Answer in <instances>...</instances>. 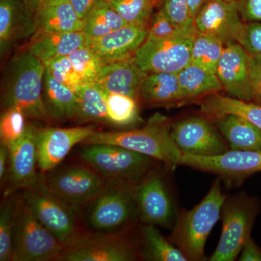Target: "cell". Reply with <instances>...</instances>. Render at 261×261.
Segmentation results:
<instances>
[{
	"mask_svg": "<svg viewBox=\"0 0 261 261\" xmlns=\"http://www.w3.org/2000/svg\"><path fill=\"white\" fill-rule=\"evenodd\" d=\"M167 118L156 114L145 127L139 129L97 130L82 145L109 144L135 151L169 166L181 164L182 152L171 135Z\"/></svg>",
	"mask_w": 261,
	"mask_h": 261,
	"instance_id": "obj_1",
	"label": "cell"
},
{
	"mask_svg": "<svg viewBox=\"0 0 261 261\" xmlns=\"http://www.w3.org/2000/svg\"><path fill=\"white\" fill-rule=\"evenodd\" d=\"M226 202L220 180H216L198 205L183 211L176 219L171 242L181 250L187 260H205V247Z\"/></svg>",
	"mask_w": 261,
	"mask_h": 261,
	"instance_id": "obj_2",
	"label": "cell"
},
{
	"mask_svg": "<svg viewBox=\"0 0 261 261\" xmlns=\"http://www.w3.org/2000/svg\"><path fill=\"white\" fill-rule=\"evenodd\" d=\"M135 183L106 180L97 196L87 204L86 222L92 232L120 233L139 216Z\"/></svg>",
	"mask_w": 261,
	"mask_h": 261,
	"instance_id": "obj_3",
	"label": "cell"
},
{
	"mask_svg": "<svg viewBox=\"0 0 261 261\" xmlns=\"http://www.w3.org/2000/svg\"><path fill=\"white\" fill-rule=\"evenodd\" d=\"M45 65L29 53L15 58L10 65L4 94L5 108H20L31 119H49L43 99Z\"/></svg>",
	"mask_w": 261,
	"mask_h": 261,
	"instance_id": "obj_4",
	"label": "cell"
},
{
	"mask_svg": "<svg viewBox=\"0 0 261 261\" xmlns=\"http://www.w3.org/2000/svg\"><path fill=\"white\" fill-rule=\"evenodd\" d=\"M22 197L36 217L64 245L84 233L79 224V210L57 197L48 189L44 173L35 185L23 190Z\"/></svg>",
	"mask_w": 261,
	"mask_h": 261,
	"instance_id": "obj_5",
	"label": "cell"
},
{
	"mask_svg": "<svg viewBox=\"0 0 261 261\" xmlns=\"http://www.w3.org/2000/svg\"><path fill=\"white\" fill-rule=\"evenodd\" d=\"M64 247L21 197L13 233L12 260L58 261Z\"/></svg>",
	"mask_w": 261,
	"mask_h": 261,
	"instance_id": "obj_6",
	"label": "cell"
},
{
	"mask_svg": "<svg viewBox=\"0 0 261 261\" xmlns=\"http://www.w3.org/2000/svg\"><path fill=\"white\" fill-rule=\"evenodd\" d=\"M80 159L106 180L137 183L148 173L153 160L135 151L109 144L82 145Z\"/></svg>",
	"mask_w": 261,
	"mask_h": 261,
	"instance_id": "obj_7",
	"label": "cell"
},
{
	"mask_svg": "<svg viewBox=\"0 0 261 261\" xmlns=\"http://www.w3.org/2000/svg\"><path fill=\"white\" fill-rule=\"evenodd\" d=\"M195 27L159 41L145 40L133 57L137 65L147 73H178L190 63Z\"/></svg>",
	"mask_w": 261,
	"mask_h": 261,
	"instance_id": "obj_8",
	"label": "cell"
},
{
	"mask_svg": "<svg viewBox=\"0 0 261 261\" xmlns=\"http://www.w3.org/2000/svg\"><path fill=\"white\" fill-rule=\"evenodd\" d=\"M137 248L123 233H84L65 245L58 261H132Z\"/></svg>",
	"mask_w": 261,
	"mask_h": 261,
	"instance_id": "obj_9",
	"label": "cell"
},
{
	"mask_svg": "<svg viewBox=\"0 0 261 261\" xmlns=\"http://www.w3.org/2000/svg\"><path fill=\"white\" fill-rule=\"evenodd\" d=\"M44 176L46 185L53 194L78 209L93 200L106 181L88 165H73L50 174L44 173Z\"/></svg>",
	"mask_w": 261,
	"mask_h": 261,
	"instance_id": "obj_10",
	"label": "cell"
},
{
	"mask_svg": "<svg viewBox=\"0 0 261 261\" xmlns=\"http://www.w3.org/2000/svg\"><path fill=\"white\" fill-rule=\"evenodd\" d=\"M222 231L209 260L232 261L238 257L250 237L255 211L249 201L235 198L223 207Z\"/></svg>",
	"mask_w": 261,
	"mask_h": 261,
	"instance_id": "obj_11",
	"label": "cell"
},
{
	"mask_svg": "<svg viewBox=\"0 0 261 261\" xmlns=\"http://www.w3.org/2000/svg\"><path fill=\"white\" fill-rule=\"evenodd\" d=\"M39 128L27 125L22 137L10 146L9 164L3 184V196L13 195L18 190H25L35 185L40 173H37V132Z\"/></svg>",
	"mask_w": 261,
	"mask_h": 261,
	"instance_id": "obj_12",
	"label": "cell"
},
{
	"mask_svg": "<svg viewBox=\"0 0 261 261\" xmlns=\"http://www.w3.org/2000/svg\"><path fill=\"white\" fill-rule=\"evenodd\" d=\"M171 135L182 154L214 157L229 150L226 140L210 121L192 117L171 125Z\"/></svg>",
	"mask_w": 261,
	"mask_h": 261,
	"instance_id": "obj_13",
	"label": "cell"
},
{
	"mask_svg": "<svg viewBox=\"0 0 261 261\" xmlns=\"http://www.w3.org/2000/svg\"><path fill=\"white\" fill-rule=\"evenodd\" d=\"M140 219L145 224L169 227L174 221L172 199L165 181L157 173H148L134 186Z\"/></svg>",
	"mask_w": 261,
	"mask_h": 261,
	"instance_id": "obj_14",
	"label": "cell"
},
{
	"mask_svg": "<svg viewBox=\"0 0 261 261\" xmlns=\"http://www.w3.org/2000/svg\"><path fill=\"white\" fill-rule=\"evenodd\" d=\"M95 130L92 126L39 128L37 145L39 173L54 170L75 145L82 143Z\"/></svg>",
	"mask_w": 261,
	"mask_h": 261,
	"instance_id": "obj_15",
	"label": "cell"
},
{
	"mask_svg": "<svg viewBox=\"0 0 261 261\" xmlns=\"http://www.w3.org/2000/svg\"><path fill=\"white\" fill-rule=\"evenodd\" d=\"M181 164L228 179L243 178L261 172V150L230 149L214 157L182 154Z\"/></svg>",
	"mask_w": 261,
	"mask_h": 261,
	"instance_id": "obj_16",
	"label": "cell"
},
{
	"mask_svg": "<svg viewBox=\"0 0 261 261\" xmlns=\"http://www.w3.org/2000/svg\"><path fill=\"white\" fill-rule=\"evenodd\" d=\"M149 24H127L98 38L87 37L86 46L103 65L133 58L145 42Z\"/></svg>",
	"mask_w": 261,
	"mask_h": 261,
	"instance_id": "obj_17",
	"label": "cell"
},
{
	"mask_svg": "<svg viewBox=\"0 0 261 261\" xmlns=\"http://www.w3.org/2000/svg\"><path fill=\"white\" fill-rule=\"evenodd\" d=\"M216 75L228 97L245 102H253L250 55L238 42L225 44Z\"/></svg>",
	"mask_w": 261,
	"mask_h": 261,
	"instance_id": "obj_18",
	"label": "cell"
},
{
	"mask_svg": "<svg viewBox=\"0 0 261 261\" xmlns=\"http://www.w3.org/2000/svg\"><path fill=\"white\" fill-rule=\"evenodd\" d=\"M243 25L233 0H207L195 20L197 34L217 38L224 44L237 42Z\"/></svg>",
	"mask_w": 261,
	"mask_h": 261,
	"instance_id": "obj_19",
	"label": "cell"
},
{
	"mask_svg": "<svg viewBox=\"0 0 261 261\" xmlns=\"http://www.w3.org/2000/svg\"><path fill=\"white\" fill-rule=\"evenodd\" d=\"M147 75L132 58L103 65L94 84L104 92L124 94L137 100Z\"/></svg>",
	"mask_w": 261,
	"mask_h": 261,
	"instance_id": "obj_20",
	"label": "cell"
},
{
	"mask_svg": "<svg viewBox=\"0 0 261 261\" xmlns=\"http://www.w3.org/2000/svg\"><path fill=\"white\" fill-rule=\"evenodd\" d=\"M36 31L34 15L19 0H0V49L8 50L19 39Z\"/></svg>",
	"mask_w": 261,
	"mask_h": 261,
	"instance_id": "obj_21",
	"label": "cell"
},
{
	"mask_svg": "<svg viewBox=\"0 0 261 261\" xmlns=\"http://www.w3.org/2000/svg\"><path fill=\"white\" fill-rule=\"evenodd\" d=\"M37 34L82 32L83 20L68 0H51L34 14Z\"/></svg>",
	"mask_w": 261,
	"mask_h": 261,
	"instance_id": "obj_22",
	"label": "cell"
},
{
	"mask_svg": "<svg viewBox=\"0 0 261 261\" xmlns=\"http://www.w3.org/2000/svg\"><path fill=\"white\" fill-rule=\"evenodd\" d=\"M87 36L83 32L36 34L28 51L44 63L58 58L68 56L75 49L86 46Z\"/></svg>",
	"mask_w": 261,
	"mask_h": 261,
	"instance_id": "obj_23",
	"label": "cell"
},
{
	"mask_svg": "<svg viewBox=\"0 0 261 261\" xmlns=\"http://www.w3.org/2000/svg\"><path fill=\"white\" fill-rule=\"evenodd\" d=\"M216 119L220 133L232 150H261V129L238 115L226 114Z\"/></svg>",
	"mask_w": 261,
	"mask_h": 261,
	"instance_id": "obj_24",
	"label": "cell"
},
{
	"mask_svg": "<svg viewBox=\"0 0 261 261\" xmlns=\"http://www.w3.org/2000/svg\"><path fill=\"white\" fill-rule=\"evenodd\" d=\"M140 98L150 106H168L185 102L178 73H147L140 89Z\"/></svg>",
	"mask_w": 261,
	"mask_h": 261,
	"instance_id": "obj_25",
	"label": "cell"
},
{
	"mask_svg": "<svg viewBox=\"0 0 261 261\" xmlns=\"http://www.w3.org/2000/svg\"><path fill=\"white\" fill-rule=\"evenodd\" d=\"M43 99L49 119L63 121L74 118L78 107L76 93L57 81L45 69Z\"/></svg>",
	"mask_w": 261,
	"mask_h": 261,
	"instance_id": "obj_26",
	"label": "cell"
},
{
	"mask_svg": "<svg viewBox=\"0 0 261 261\" xmlns=\"http://www.w3.org/2000/svg\"><path fill=\"white\" fill-rule=\"evenodd\" d=\"M200 108L202 112L214 118L226 114L238 115L261 129V106L257 103L215 93L206 96L200 103Z\"/></svg>",
	"mask_w": 261,
	"mask_h": 261,
	"instance_id": "obj_27",
	"label": "cell"
},
{
	"mask_svg": "<svg viewBox=\"0 0 261 261\" xmlns=\"http://www.w3.org/2000/svg\"><path fill=\"white\" fill-rule=\"evenodd\" d=\"M184 101L218 93L223 87L216 73L190 63L178 73Z\"/></svg>",
	"mask_w": 261,
	"mask_h": 261,
	"instance_id": "obj_28",
	"label": "cell"
},
{
	"mask_svg": "<svg viewBox=\"0 0 261 261\" xmlns=\"http://www.w3.org/2000/svg\"><path fill=\"white\" fill-rule=\"evenodd\" d=\"M82 20V32L89 38L103 37L128 24L107 0H97Z\"/></svg>",
	"mask_w": 261,
	"mask_h": 261,
	"instance_id": "obj_29",
	"label": "cell"
},
{
	"mask_svg": "<svg viewBox=\"0 0 261 261\" xmlns=\"http://www.w3.org/2000/svg\"><path fill=\"white\" fill-rule=\"evenodd\" d=\"M75 93L78 107L75 118L82 122L110 123L105 93L97 84H82Z\"/></svg>",
	"mask_w": 261,
	"mask_h": 261,
	"instance_id": "obj_30",
	"label": "cell"
},
{
	"mask_svg": "<svg viewBox=\"0 0 261 261\" xmlns=\"http://www.w3.org/2000/svg\"><path fill=\"white\" fill-rule=\"evenodd\" d=\"M142 255L146 260L186 261L187 257L172 242L163 238L154 225L146 224L142 228Z\"/></svg>",
	"mask_w": 261,
	"mask_h": 261,
	"instance_id": "obj_31",
	"label": "cell"
},
{
	"mask_svg": "<svg viewBox=\"0 0 261 261\" xmlns=\"http://www.w3.org/2000/svg\"><path fill=\"white\" fill-rule=\"evenodd\" d=\"M225 44L216 37L197 34L192 45L190 63L216 73Z\"/></svg>",
	"mask_w": 261,
	"mask_h": 261,
	"instance_id": "obj_32",
	"label": "cell"
},
{
	"mask_svg": "<svg viewBox=\"0 0 261 261\" xmlns=\"http://www.w3.org/2000/svg\"><path fill=\"white\" fill-rule=\"evenodd\" d=\"M104 93L111 124L120 127L129 126L140 120L137 99L124 94L106 92Z\"/></svg>",
	"mask_w": 261,
	"mask_h": 261,
	"instance_id": "obj_33",
	"label": "cell"
},
{
	"mask_svg": "<svg viewBox=\"0 0 261 261\" xmlns=\"http://www.w3.org/2000/svg\"><path fill=\"white\" fill-rule=\"evenodd\" d=\"M13 195L5 197L0 209V260H12L13 237L20 198Z\"/></svg>",
	"mask_w": 261,
	"mask_h": 261,
	"instance_id": "obj_34",
	"label": "cell"
},
{
	"mask_svg": "<svg viewBox=\"0 0 261 261\" xmlns=\"http://www.w3.org/2000/svg\"><path fill=\"white\" fill-rule=\"evenodd\" d=\"M159 0H111L121 18L130 24H149L154 6Z\"/></svg>",
	"mask_w": 261,
	"mask_h": 261,
	"instance_id": "obj_35",
	"label": "cell"
},
{
	"mask_svg": "<svg viewBox=\"0 0 261 261\" xmlns=\"http://www.w3.org/2000/svg\"><path fill=\"white\" fill-rule=\"evenodd\" d=\"M27 117L20 108H5L0 120V140L1 145L9 147L20 139L27 129Z\"/></svg>",
	"mask_w": 261,
	"mask_h": 261,
	"instance_id": "obj_36",
	"label": "cell"
},
{
	"mask_svg": "<svg viewBox=\"0 0 261 261\" xmlns=\"http://www.w3.org/2000/svg\"><path fill=\"white\" fill-rule=\"evenodd\" d=\"M82 84L94 83L102 62L87 46L75 49L68 56Z\"/></svg>",
	"mask_w": 261,
	"mask_h": 261,
	"instance_id": "obj_37",
	"label": "cell"
},
{
	"mask_svg": "<svg viewBox=\"0 0 261 261\" xmlns=\"http://www.w3.org/2000/svg\"><path fill=\"white\" fill-rule=\"evenodd\" d=\"M44 65L46 69L57 81L75 92L82 85L80 77L68 56L53 58Z\"/></svg>",
	"mask_w": 261,
	"mask_h": 261,
	"instance_id": "obj_38",
	"label": "cell"
},
{
	"mask_svg": "<svg viewBox=\"0 0 261 261\" xmlns=\"http://www.w3.org/2000/svg\"><path fill=\"white\" fill-rule=\"evenodd\" d=\"M160 9L178 28L185 29L195 27L187 0H163Z\"/></svg>",
	"mask_w": 261,
	"mask_h": 261,
	"instance_id": "obj_39",
	"label": "cell"
},
{
	"mask_svg": "<svg viewBox=\"0 0 261 261\" xmlns=\"http://www.w3.org/2000/svg\"><path fill=\"white\" fill-rule=\"evenodd\" d=\"M185 29H181L176 27L160 9L149 24L148 34L146 40L159 41L168 39L179 34Z\"/></svg>",
	"mask_w": 261,
	"mask_h": 261,
	"instance_id": "obj_40",
	"label": "cell"
},
{
	"mask_svg": "<svg viewBox=\"0 0 261 261\" xmlns=\"http://www.w3.org/2000/svg\"><path fill=\"white\" fill-rule=\"evenodd\" d=\"M252 56H261V23H243L238 40Z\"/></svg>",
	"mask_w": 261,
	"mask_h": 261,
	"instance_id": "obj_41",
	"label": "cell"
},
{
	"mask_svg": "<svg viewBox=\"0 0 261 261\" xmlns=\"http://www.w3.org/2000/svg\"><path fill=\"white\" fill-rule=\"evenodd\" d=\"M240 18L246 23H261V0H233Z\"/></svg>",
	"mask_w": 261,
	"mask_h": 261,
	"instance_id": "obj_42",
	"label": "cell"
},
{
	"mask_svg": "<svg viewBox=\"0 0 261 261\" xmlns=\"http://www.w3.org/2000/svg\"><path fill=\"white\" fill-rule=\"evenodd\" d=\"M250 71L253 102L261 106V56L250 55Z\"/></svg>",
	"mask_w": 261,
	"mask_h": 261,
	"instance_id": "obj_43",
	"label": "cell"
},
{
	"mask_svg": "<svg viewBox=\"0 0 261 261\" xmlns=\"http://www.w3.org/2000/svg\"><path fill=\"white\" fill-rule=\"evenodd\" d=\"M240 260L261 261V250L257 246L251 237L248 238L240 252Z\"/></svg>",
	"mask_w": 261,
	"mask_h": 261,
	"instance_id": "obj_44",
	"label": "cell"
},
{
	"mask_svg": "<svg viewBox=\"0 0 261 261\" xmlns=\"http://www.w3.org/2000/svg\"><path fill=\"white\" fill-rule=\"evenodd\" d=\"M78 13L79 16L83 19L97 0H68Z\"/></svg>",
	"mask_w": 261,
	"mask_h": 261,
	"instance_id": "obj_45",
	"label": "cell"
},
{
	"mask_svg": "<svg viewBox=\"0 0 261 261\" xmlns=\"http://www.w3.org/2000/svg\"><path fill=\"white\" fill-rule=\"evenodd\" d=\"M9 164V148L1 145L0 147V180L4 179Z\"/></svg>",
	"mask_w": 261,
	"mask_h": 261,
	"instance_id": "obj_46",
	"label": "cell"
},
{
	"mask_svg": "<svg viewBox=\"0 0 261 261\" xmlns=\"http://www.w3.org/2000/svg\"><path fill=\"white\" fill-rule=\"evenodd\" d=\"M207 1V0H187L190 15H191L194 21H195L196 17L200 13L202 7L204 6Z\"/></svg>",
	"mask_w": 261,
	"mask_h": 261,
	"instance_id": "obj_47",
	"label": "cell"
},
{
	"mask_svg": "<svg viewBox=\"0 0 261 261\" xmlns=\"http://www.w3.org/2000/svg\"><path fill=\"white\" fill-rule=\"evenodd\" d=\"M51 0H24L25 7L30 12L31 14L34 15L35 14L37 10H39L43 5L47 4Z\"/></svg>",
	"mask_w": 261,
	"mask_h": 261,
	"instance_id": "obj_48",
	"label": "cell"
},
{
	"mask_svg": "<svg viewBox=\"0 0 261 261\" xmlns=\"http://www.w3.org/2000/svg\"><path fill=\"white\" fill-rule=\"evenodd\" d=\"M107 1H111V0H107Z\"/></svg>",
	"mask_w": 261,
	"mask_h": 261,
	"instance_id": "obj_49",
	"label": "cell"
}]
</instances>
